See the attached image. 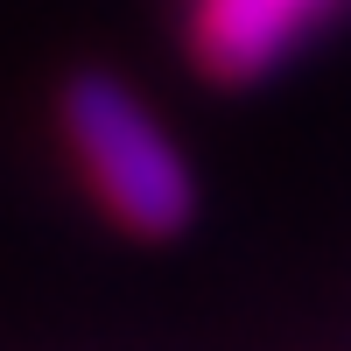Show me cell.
I'll list each match as a JSON object with an SVG mask.
<instances>
[{"instance_id":"cell-2","label":"cell","mask_w":351,"mask_h":351,"mask_svg":"<svg viewBox=\"0 0 351 351\" xmlns=\"http://www.w3.org/2000/svg\"><path fill=\"white\" fill-rule=\"evenodd\" d=\"M337 0H197L190 8V49L204 56L211 77H267Z\"/></svg>"},{"instance_id":"cell-1","label":"cell","mask_w":351,"mask_h":351,"mask_svg":"<svg viewBox=\"0 0 351 351\" xmlns=\"http://www.w3.org/2000/svg\"><path fill=\"white\" fill-rule=\"evenodd\" d=\"M64 141L77 176L92 183V197L106 204L112 225L141 232V239H169L183 232L197 211V176L183 162V148L169 141V127L155 120V106L127 92L106 71H77L64 84Z\"/></svg>"}]
</instances>
